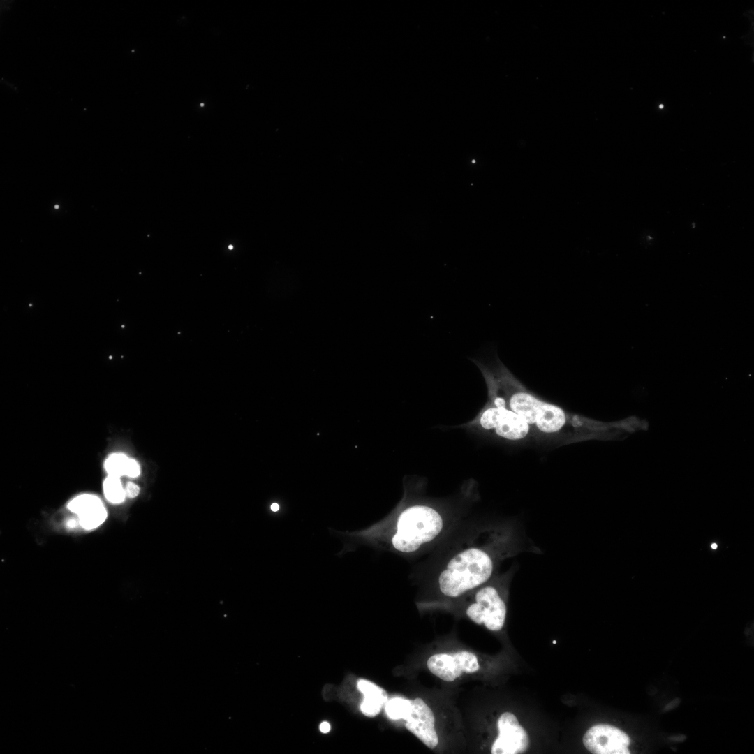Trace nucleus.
Listing matches in <instances>:
<instances>
[{
    "instance_id": "1",
    "label": "nucleus",
    "mask_w": 754,
    "mask_h": 754,
    "mask_svg": "<svg viewBox=\"0 0 754 754\" xmlns=\"http://www.w3.org/2000/svg\"><path fill=\"white\" fill-rule=\"evenodd\" d=\"M486 381L492 404L509 409L522 417L531 429L548 435L578 429L579 420L561 408L542 401L528 390L501 362L494 371L478 363Z\"/></svg>"
},
{
    "instance_id": "2",
    "label": "nucleus",
    "mask_w": 754,
    "mask_h": 754,
    "mask_svg": "<svg viewBox=\"0 0 754 754\" xmlns=\"http://www.w3.org/2000/svg\"><path fill=\"white\" fill-rule=\"evenodd\" d=\"M494 569V556L489 550L482 547L462 550L449 561L440 573V591L447 597H459L490 580Z\"/></svg>"
},
{
    "instance_id": "3",
    "label": "nucleus",
    "mask_w": 754,
    "mask_h": 754,
    "mask_svg": "<svg viewBox=\"0 0 754 754\" xmlns=\"http://www.w3.org/2000/svg\"><path fill=\"white\" fill-rule=\"evenodd\" d=\"M443 527V520L437 510L427 505H412L399 515L392 542L397 551L411 554L437 538Z\"/></svg>"
},
{
    "instance_id": "4",
    "label": "nucleus",
    "mask_w": 754,
    "mask_h": 754,
    "mask_svg": "<svg viewBox=\"0 0 754 754\" xmlns=\"http://www.w3.org/2000/svg\"><path fill=\"white\" fill-rule=\"evenodd\" d=\"M489 581L478 587L474 601L468 605L466 612L476 624L497 632L505 625L507 606L499 587Z\"/></svg>"
},
{
    "instance_id": "5",
    "label": "nucleus",
    "mask_w": 754,
    "mask_h": 754,
    "mask_svg": "<svg viewBox=\"0 0 754 754\" xmlns=\"http://www.w3.org/2000/svg\"><path fill=\"white\" fill-rule=\"evenodd\" d=\"M480 425L486 430L510 441L522 440L531 429L527 422L513 411L494 405L485 408L479 417Z\"/></svg>"
},
{
    "instance_id": "6",
    "label": "nucleus",
    "mask_w": 754,
    "mask_h": 754,
    "mask_svg": "<svg viewBox=\"0 0 754 754\" xmlns=\"http://www.w3.org/2000/svg\"><path fill=\"white\" fill-rule=\"evenodd\" d=\"M582 742L593 754H629V736L621 729L607 724H598L584 733Z\"/></svg>"
},
{
    "instance_id": "7",
    "label": "nucleus",
    "mask_w": 754,
    "mask_h": 754,
    "mask_svg": "<svg viewBox=\"0 0 754 754\" xmlns=\"http://www.w3.org/2000/svg\"><path fill=\"white\" fill-rule=\"evenodd\" d=\"M498 735L491 746L492 754H520L530 744L527 732L511 712L503 713L497 722Z\"/></svg>"
},
{
    "instance_id": "8",
    "label": "nucleus",
    "mask_w": 754,
    "mask_h": 754,
    "mask_svg": "<svg viewBox=\"0 0 754 754\" xmlns=\"http://www.w3.org/2000/svg\"><path fill=\"white\" fill-rule=\"evenodd\" d=\"M427 667L434 675L447 682H452L463 672L473 673L479 668L476 656L462 651L453 653H437L430 656Z\"/></svg>"
},
{
    "instance_id": "9",
    "label": "nucleus",
    "mask_w": 754,
    "mask_h": 754,
    "mask_svg": "<svg viewBox=\"0 0 754 754\" xmlns=\"http://www.w3.org/2000/svg\"><path fill=\"white\" fill-rule=\"evenodd\" d=\"M67 509L77 516L80 527L85 531H92L101 527L107 520L108 512L102 499L96 494H79L67 503Z\"/></svg>"
},
{
    "instance_id": "10",
    "label": "nucleus",
    "mask_w": 754,
    "mask_h": 754,
    "mask_svg": "<svg viewBox=\"0 0 754 754\" xmlns=\"http://www.w3.org/2000/svg\"><path fill=\"white\" fill-rule=\"evenodd\" d=\"M405 720V727L408 731L430 749L436 748L438 737L434 727L435 717L423 700L416 698L413 700L411 711Z\"/></svg>"
},
{
    "instance_id": "11",
    "label": "nucleus",
    "mask_w": 754,
    "mask_h": 754,
    "mask_svg": "<svg viewBox=\"0 0 754 754\" xmlns=\"http://www.w3.org/2000/svg\"><path fill=\"white\" fill-rule=\"evenodd\" d=\"M357 686L364 696L360 704L362 714L368 717L377 716L387 701L385 690L373 682L363 679L357 681Z\"/></svg>"
},
{
    "instance_id": "12",
    "label": "nucleus",
    "mask_w": 754,
    "mask_h": 754,
    "mask_svg": "<svg viewBox=\"0 0 754 754\" xmlns=\"http://www.w3.org/2000/svg\"><path fill=\"white\" fill-rule=\"evenodd\" d=\"M103 491L105 498L112 504H119L126 497L120 478L116 476L108 475L103 482Z\"/></svg>"
},
{
    "instance_id": "13",
    "label": "nucleus",
    "mask_w": 754,
    "mask_h": 754,
    "mask_svg": "<svg viewBox=\"0 0 754 754\" xmlns=\"http://www.w3.org/2000/svg\"><path fill=\"white\" fill-rule=\"evenodd\" d=\"M412 705L413 700L396 697L386 702L385 710L387 716L392 720H406L411 711Z\"/></svg>"
},
{
    "instance_id": "14",
    "label": "nucleus",
    "mask_w": 754,
    "mask_h": 754,
    "mask_svg": "<svg viewBox=\"0 0 754 754\" xmlns=\"http://www.w3.org/2000/svg\"><path fill=\"white\" fill-rule=\"evenodd\" d=\"M129 459L124 454H111L105 461L104 468L108 475L121 478L126 475Z\"/></svg>"
},
{
    "instance_id": "15",
    "label": "nucleus",
    "mask_w": 754,
    "mask_h": 754,
    "mask_svg": "<svg viewBox=\"0 0 754 754\" xmlns=\"http://www.w3.org/2000/svg\"><path fill=\"white\" fill-rule=\"evenodd\" d=\"M140 468L138 463L135 460L130 459L126 471V476L130 478H136L140 475Z\"/></svg>"
},
{
    "instance_id": "16",
    "label": "nucleus",
    "mask_w": 754,
    "mask_h": 754,
    "mask_svg": "<svg viewBox=\"0 0 754 754\" xmlns=\"http://www.w3.org/2000/svg\"><path fill=\"white\" fill-rule=\"evenodd\" d=\"M124 489L126 497L130 498H135L140 493V487L138 485L132 482H127Z\"/></svg>"
},
{
    "instance_id": "17",
    "label": "nucleus",
    "mask_w": 754,
    "mask_h": 754,
    "mask_svg": "<svg viewBox=\"0 0 754 754\" xmlns=\"http://www.w3.org/2000/svg\"><path fill=\"white\" fill-rule=\"evenodd\" d=\"M320 730L323 733H327L330 730V725L327 722H323L320 725Z\"/></svg>"
},
{
    "instance_id": "18",
    "label": "nucleus",
    "mask_w": 754,
    "mask_h": 754,
    "mask_svg": "<svg viewBox=\"0 0 754 754\" xmlns=\"http://www.w3.org/2000/svg\"><path fill=\"white\" fill-rule=\"evenodd\" d=\"M279 505L277 503H273L271 505V509H272V511L276 512V511H277L279 510Z\"/></svg>"
},
{
    "instance_id": "19",
    "label": "nucleus",
    "mask_w": 754,
    "mask_h": 754,
    "mask_svg": "<svg viewBox=\"0 0 754 754\" xmlns=\"http://www.w3.org/2000/svg\"><path fill=\"white\" fill-rule=\"evenodd\" d=\"M711 547L712 549H715L717 548L718 545L716 543H712Z\"/></svg>"
},
{
    "instance_id": "20",
    "label": "nucleus",
    "mask_w": 754,
    "mask_h": 754,
    "mask_svg": "<svg viewBox=\"0 0 754 754\" xmlns=\"http://www.w3.org/2000/svg\"><path fill=\"white\" fill-rule=\"evenodd\" d=\"M232 248H233V246H231V245H230V246H229V249H232Z\"/></svg>"
},
{
    "instance_id": "21",
    "label": "nucleus",
    "mask_w": 754,
    "mask_h": 754,
    "mask_svg": "<svg viewBox=\"0 0 754 754\" xmlns=\"http://www.w3.org/2000/svg\"><path fill=\"white\" fill-rule=\"evenodd\" d=\"M58 207H59V206H58V205H56V206L54 207V208H55V209H57Z\"/></svg>"
}]
</instances>
